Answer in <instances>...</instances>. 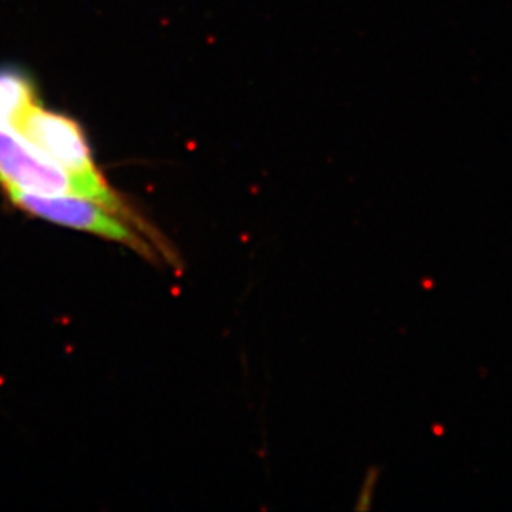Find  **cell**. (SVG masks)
<instances>
[{
	"label": "cell",
	"mask_w": 512,
	"mask_h": 512,
	"mask_svg": "<svg viewBox=\"0 0 512 512\" xmlns=\"http://www.w3.org/2000/svg\"><path fill=\"white\" fill-rule=\"evenodd\" d=\"M15 133L24 136L30 145L35 146L42 155L47 156L67 174L72 179L77 194L107 206L120 214L121 218L145 231L140 219L136 218L135 213L107 183L102 171L98 170L87 136L77 121L63 113L45 108L39 100L25 113L15 128Z\"/></svg>",
	"instance_id": "1"
},
{
	"label": "cell",
	"mask_w": 512,
	"mask_h": 512,
	"mask_svg": "<svg viewBox=\"0 0 512 512\" xmlns=\"http://www.w3.org/2000/svg\"><path fill=\"white\" fill-rule=\"evenodd\" d=\"M5 193L14 206L34 218L118 242L150 259L158 256L155 244L136 231L138 226L93 199L80 194H39L19 189H5Z\"/></svg>",
	"instance_id": "2"
},
{
	"label": "cell",
	"mask_w": 512,
	"mask_h": 512,
	"mask_svg": "<svg viewBox=\"0 0 512 512\" xmlns=\"http://www.w3.org/2000/svg\"><path fill=\"white\" fill-rule=\"evenodd\" d=\"M0 184L27 193L77 194L67 174L24 136L5 128H0Z\"/></svg>",
	"instance_id": "3"
},
{
	"label": "cell",
	"mask_w": 512,
	"mask_h": 512,
	"mask_svg": "<svg viewBox=\"0 0 512 512\" xmlns=\"http://www.w3.org/2000/svg\"><path fill=\"white\" fill-rule=\"evenodd\" d=\"M37 102V88L25 73L15 68H0V128L15 131L25 113Z\"/></svg>",
	"instance_id": "4"
}]
</instances>
